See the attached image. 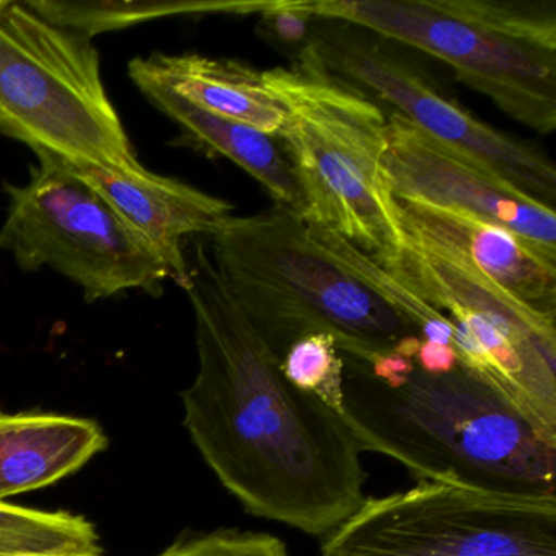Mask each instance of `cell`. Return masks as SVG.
I'll list each match as a JSON object with an SVG mask.
<instances>
[{
  "instance_id": "obj_14",
  "label": "cell",
  "mask_w": 556,
  "mask_h": 556,
  "mask_svg": "<svg viewBox=\"0 0 556 556\" xmlns=\"http://www.w3.org/2000/svg\"><path fill=\"white\" fill-rule=\"evenodd\" d=\"M136 87L168 90L211 115L240 123L276 138L286 113L263 83V71L233 60L201 54L152 53L129 63Z\"/></svg>"
},
{
  "instance_id": "obj_4",
  "label": "cell",
  "mask_w": 556,
  "mask_h": 556,
  "mask_svg": "<svg viewBox=\"0 0 556 556\" xmlns=\"http://www.w3.org/2000/svg\"><path fill=\"white\" fill-rule=\"evenodd\" d=\"M305 8L435 58L539 135L556 129L553 0H317Z\"/></svg>"
},
{
  "instance_id": "obj_7",
  "label": "cell",
  "mask_w": 556,
  "mask_h": 556,
  "mask_svg": "<svg viewBox=\"0 0 556 556\" xmlns=\"http://www.w3.org/2000/svg\"><path fill=\"white\" fill-rule=\"evenodd\" d=\"M5 191L0 250L22 271L56 269L83 288L89 304L135 289L155 298L164 292L170 279L164 263L70 165L38 155L30 180Z\"/></svg>"
},
{
  "instance_id": "obj_9",
  "label": "cell",
  "mask_w": 556,
  "mask_h": 556,
  "mask_svg": "<svg viewBox=\"0 0 556 556\" xmlns=\"http://www.w3.org/2000/svg\"><path fill=\"white\" fill-rule=\"evenodd\" d=\"M301 64H314L377 105L387 103L426 135L555 210L556 170L548 155L471 115L422 66L416 51L357 25L317 17L311 51Z\"/></svg>"
},
{
  "instance_id": "obj_10",
  "label": "cell",
  "mask_w": 556,
  "mask_h": 556,
  "mask_svg": "<svg viewBox=\"0 0 556 556\" xmlns=\"http://www.w3.org/2000/svg\"><path fill=\"white\" fill-rule=\"evenodd\" d=\"M320 556H556V501L418 483L366 497Z\"/></svg>"
},
{
  "instance_id": "obj_18",
  "label": "cell",
  "mask_w": 556,
  "mask_h": 556,
  "mask_svg": "<svg viewBox=\"0 0 556 556\" xmlns=\"http://www.w3.org/2000/svg\"><path fill=\"white\" fill-rule=\"evenodd\" d=\"M102 553L96 527L83 516L0 503V555L86 556Z\"/></svg>"
},
{
  "instance_id": "obj_24",
  "label": "cell",
  "mask_w": 556,
  "mask_h": 556,
  "mask_svg": "<svg viewBox=\"0 0 556 556\" xmlns=\"http://www.w3.org/2000/svg\"><path fill=\"white\" fill-rule=\"evenodd\" d=\"M0 556H8V555H0ZM86 556H103L102 553H96V555H86Z\"/></svg>"
},
{
  "instance_id": "obj_8",
  "label": "cell",
  "mask_w": 556,
  "mask_h": 556,
  "mask_svg": "<svg viewBox=\"0 0 556 556\" xmlns=\"http://www.w3.org/2000/svg\"><path fill=\"white\" fill-rule=\"evenodd\" d=\"M454 324L458 361L500 383L556 432L555 317L527 307L457 256L405 233L382 265Z\"/></svg>"
},
{
  "instance_id": "obj_6",
  "label": "cell",
  "mask_w": 556,
  "mask_h": 556,
  "mask_svg": "<svg viewBox=\"0 0 556 556\" xmlns=\"http://www.w3.org/2000/svg\"><path fill=\"white\" fill-rule=\"evenodd\" d=\"M0 135L71 165L142 167L100 73L92 38L28 0H0Z\"/></svg>"
},
{
  "instance_id": "obj_13",
  "label": "cell",
  "mask_w": 556,
  "mask_h": 556,
  "mask_svg": "<svg viewBox=\"0 0 556 556\" xmlns=\"http://www.w3.org/2000/svg\"><path fill=\"white\" fill-rule=\"evenodd\" d=\"M395 201L406 233L457 256L527 307L556 317V262L473 214Z\"/></svg>"
},
{
  "instance_id": "obj_22",
  "label": "cell",
  "mask_w": 556,
  "mask_h": 556,
  "mask_svg": "<svg viewBox=\"0 0 556 556\" xmlns=\"http://www.w3.org/2000/svg\"><path fill=\"white\" fill-rule=\"evenodd\" d=\"M159 556H289L288 546L269 533L214 530L185 536Z\"/></svg>"
},
{
  "instance_id": "obj_17",
  "label": "cell",
  "mask_w": 556,
  "mask_h": 556,
  "mask_svg": "<svg viewBox=\"0 0 556 556\" xmlns=\"http://www.w3.org/2000/svg\"><path fill=\"white\" fill-rule=\"evenodd\" d=\"M35 11L50 21L93 38L105 31L135 27L170 15L207 14V12H258L260 4H211L177 0H28Z\"/></svg>"
},
{
  "instance_id": "obj_16",
  "label": "cell",
  "mask_w": 556,
  "mask_h": 556,
  "mask_svg": "<svg viewBox=\"0 0 556 556\" xmlns=\"http://www.w3.org/2000/svg\"><path fill=\"white\" fill-rule=\"evenodd\" d=\"M138 89L178 126L177 144L194 149L206 157L229 159L265 187L275 206L302 217L301 191L275 138L250 126L211 115L161 87L139 86Z\"/></svg>"
},
{
  "instance_id": "obj_11",
  "label": "cell",
  "mask_w": 556,
  "mask_h": 556,
  "mask_svg": "<svg viewBox=\"0 0 556 556\" xmlns=\"http://www.w3.org/2000/svg\"><path fill=\"white\" fill-rule=\"evenodd\" d=\"M387 113L383 177L395 200L464 211L497 224L556 262V214L493 170Z\"/></svg>"
},
{
  "instance_id": "obj_19",
  "label": "cell",
  "mask_w": 556,
  "mask_h": 556,
  "mask_svg": "<svg viewBox=\"0 0 556 556\" xmlns=\"http://www.w3.org/2000/svg\"><path fill=\"white\" fill-rule=\"evenodd\" d=\"M305 224L312 239L324 247L344 268L350 269L353 275L367 282L374 291L379 292L406 320L412 321L418 328L421 340L442 344L454 343V324L445 315L422 302L418 295L413 294L409 289L390 276L382 266L377 265L370 256L351 245L333 230L315 226V224Z\"/></svg>"
},
{
  "instance_id": "obj_5",
  "label": "cell",
  "mask_w": 556,
  "mask_h": 556,
  "mask_svg": "<svg viewBox=\"0 0 556 556\" xmlns=\"http://www.w3.org/2000/svg\"><path fill=\"white\" fill-rule=\"evenodd\" d=\"M285 109L276 141L301 191L302 219L333 230L382 265L405 243L383 177L387 113L314 64L263 71Z\"/></svg>"
},
{
  "instance_id": "obj_12",
  "label": "cell",
  "mask_w": 556,
  "mask_h": 556,
  "mask_svg": "<svg viewBox=\"0 0 556 556\" xmlns=\"http://www.w3.org/2000/svg\"><path fill=\"white\" fill-rule=\"evenodd\" d=\"M67 165L86 178L146 240L164 263L172 281L184 289L190 279L185 240L191 236H213L232 216L229 201L144 167L123 170L92 164Z\"/></svg>"
},
{
  "instance_id": "obj_20",
  "label": "cell",
  "mask_w": 556,
  "mask_h": 556,
  "mask_svg": "<svg viewBox=\"0 0 556 556\" xmlns=\"http://www.w3.org/2000/svg\"><path fill=\"white\" fill-rule=\"evenodd\" d=\"M281 372L295 389L317 396L341 415L343 356L333 337L315 333L295 341L282 357Z\"/></svg>"
},
{
  "instance_id": "obj_1",
  "label": "cell",
  "mask_w": 556,
  "mask_h": 556,
  "mask_svg": "<svg viewBox=\"0 0 556 556\" xmlns=\"http://www.w3.org/2000/svg\"><path fill=\"white\" fill-rule=\"evenodd\" d=\"M187 262L200 361L181 393L191 441L247 513L328 535L366 500L359 442L340 413L282 376L203 243Z\"/></svg>"
},
{
  "instance_id": "obj_21",
  "label": "cell",
  "mask_w": 556,
  "mask_h": 556,
  "mask_svg": "<svg viewBox=\"0 0 556 556\" xmlns=\"http://www.w3.org/2000/svg\"><path fill=\"white\" fill-rule=\"evenodd\" d=\"M256 35L273 50L291 61V66L307 58L314 41L317 17L304 2H265L258 12Z\"/></svg>"
},
{
  "instance_id": "obj_2",
  "label": "cell",
  "mask_w": 556,
  "mask_h": 556,
  "mask_svg": "<svg viewBox=\"0 0 556 556\" xmlns=\"http://www.w3.org/2000/svg\"><path fill=\"white\" fill-rule=\"evenodd\" d=\"M343 356L341 416L363 451L400 462L419 483L556 501V432L491 377L458 361L382 382Z\"/></svg>"
},
{
  "instance_id": "obj_3",
  "label": "cell",
  "mask_w": 556,
  "mask_h": 556,
  "mask_svg": "<svg viewBox=\"0 0 556 556\" xmlns=\"http://www.w3.org/2000/svg\"><path fill=\"white\" fill-rule=\"evenodd\" d=\"M211 237L217 275L279 361L308 334L327 333L344 356L370 364L419 330L318 245L285 207L230 216ZM421 338V337H419Z\"/></svg>"
},
{
  "instance_id": "obj_23",
  "label": "cell",
  "mask_w": 556,
  "mask_h": 556,
  "mask_svg": "<svg viewBox=\"0 0 556 556\" xmlns=\"http://www.w3.org/2000/svg\"><path fill=\"white\" fill-rule=\"evenodd\" d=\"M415 364L425 372L444 374L457 366L458 356L452 344L421 340L415 356Z\"/></svg>"
},
{
  "instance_id": "obj_15",
  "label": "cell",
  "mask_w": 556,
  "mask_h": 556,
  "mask_svg": "<svg viewBox=\"0 0 556 556\" xmlns=\"http://www.w3.org/2000/svg\"><path fill=\"white\" fill-rule=\"evenodd\" d=\"M106 444L92 419L0 409V503L76 473Z\"/></svg>"
}]
</instances>
